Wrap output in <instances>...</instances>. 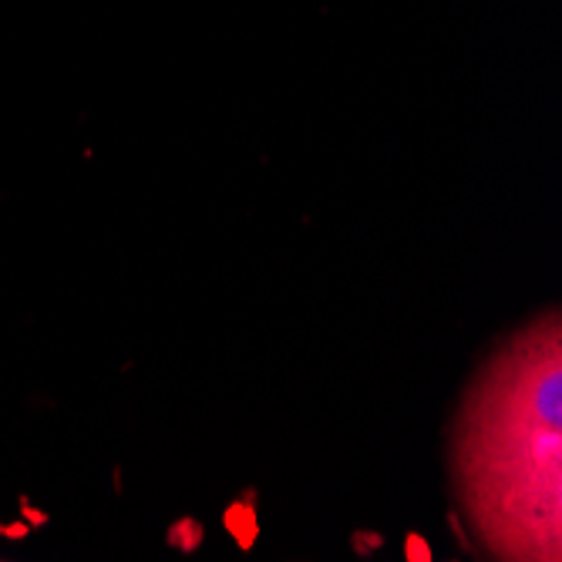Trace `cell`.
I'll list each match as a JSON object with an SVG mask.
<instances>
[{"instance_id":"obj_1","label":"cell","mask_w":562,"mask_h":562,"mask_svg":"<svg viewBox=\"0 0 562 562\" xmlns=\"http://www.w3.org/2000/svg\"><path fill=\"white\" fill-rule=\"evenodd\" d=\"M226 526L233 529L236 542L246 549L252 546V539H257V516H252V508H246V502L233 505L229 513H226Z\"/></svg>"},{"instance_id":"obj_2","label":"cell","mask_w":562,"mask_h":562,"mask_svg":"<svg viewBox=\"0 0 562 562\" xmlns=\"http://www.w3.org/2000/svg\"><path fill=\"white\" fill-rule=\"evenodd\" d=\"M407 549H412V559H431V549L422 539H415V536L407 539Z\"/></svg>"}]
</instances>
